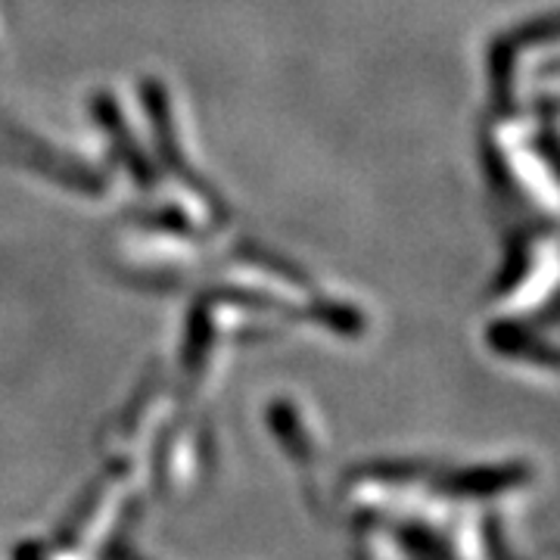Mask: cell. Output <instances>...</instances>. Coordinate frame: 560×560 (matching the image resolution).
<instances>
[{
    "instance_id": "cell-1",
    "label": "cell",
    "mask_w": 560,
    "mask_h": 560,
    "mask_svg": "<svg viewBox=\"0 0 560 560\" xmlns=\"http://www.w3.org/2000/svg\"><path fill=\"white\" fill-rule=\"evenodd\" d=\"M135 495H138V474H135L131 464H119L113 474H106L91 489L88 499L81 501L79 511L72 514V521L62 526L57 541H62L72 551H79L84 560H91L106 541L113 539V533L125 521Z\"/></svg>"
},
{
    "instance_id": "cell-2",
    "label": "cell",
    "mask_w": 560,
    "mask_h": 560,
    "mask_svg": "<svg viewBox=\"0 0 560 560\" xmlns=\"http://www.w3.org/2000/svg\"><path fill=\"white\" fill-rule=\"evenodd\" d=\"M206 452L202 440L194 430H178L160 445V489L168 499H184L202 482Z\"/></svg>"
},
{
    "instance_id": "cell-3",
    "label": "cell",
    "mask_w": 560,
    "mask_h": 560,
    "mask_svg": "<svg viewBox=\"0 0 560 560\" xmlns=\"http://www.w3.org/2000/svg\"><path fill=\"white\" fill-rule=\"evenodd\" d=\"M361 560H411L405 545L396 536H389L386 529H381L377 523L364 529V539L359 545Z\"/></svg>"
},
{
    "instance_id": "cell-4",
    "label": "cell",
    "mask_w": 560,
    "mask_h": 560,
    "mask_svg": "<svg viewBox=\"0 0 560 560\" xmlns=\"http://www.w3.org/2000/svg\"><path fill=\"white\" fill-rule=\"evenodd\" d=\"M119 560H131V558H119Z\"/></svg>"
}]
</instances>
